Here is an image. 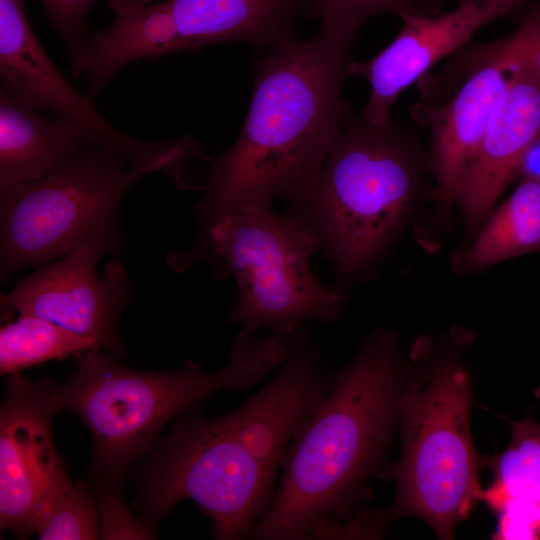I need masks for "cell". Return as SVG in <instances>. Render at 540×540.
Returning <instances> with one entry per match:
<instances>
[{"instance_id": "11", "label": "cell", "mask_w": 540, "mask_h": 540, "mask_svg": "<svg viewBox=\"0 0 540 540\" xmlns=\"http://www.w3.org/2000/svg\"><path fill=\"white\" fill-rule=\"evenodd\" d=\"M0 78L22 104L80 124L87 144L114 150L135 167L163 171L182 157L179 143L139 139L108 122L48 57L30 27L24 0H0Z\"/></svg>"}, {"instance_id": "20", "label": "cell", "mask_w": 540, "mask_h": 540, "mask_svg": "<svg viewBox=\"0 0 540 540\" xmlns=\"http://www.w3.org/2000/svg\"><path fill=\"white\" fill-rule=\"evenodd\" d=\"M311 13L320 17L319 31L338 40L354 43L358 28L378 14L434 15L435 0H310Z\"/></svg>"}, {"instance_id": "13", "label": "cell", "mask_w": 540, "mask_h": 540, "mask_svg": "<svg viewBox=\"0 0 540 540\" xmlns=\"http://www.w3.org/2000/svg\"><path fill=\"white\" fill-rule=\"evenodd\" d=\"M102 255L89 245L74 249L58 262L19 279L1 296L2 307L53 322L93 340L115 357H124L126 347L117 327L128 304V274L113 260L97 275Z\"/></svg>"}, {"instance_id": "25", "label": "cell", "mask_w": 540, "mask_h": 540, "mask_svg": "<svg viewBox=\"0 0 540 540\" xmlns=\"http://www.w3.org/2000/svg\"><path fill=\"white\" fill-rule=\"evenodd\" d=\"M517 178L540 183V132L523 154L518 167Z\"/></svg>"}, {"instance_id": "18", "label": "cell", "mask_w": 540, "mask_h": 540, "mask_svg": "<svg viewBox=\"0 0 540 540\" xmlns=\"http://www.w3.org/2000/svg\"><path fill=\"white\" fill-rule=\"evenodd\" d=\"M485 468L494 479L482 501L496 512L507 500L540 504V424L531 416L512 422L510 442L494 456H485Z\"/></svg>"}, {"instance_id": "19", "label": "cell", "mask_w": 540, "mask_h": 540, "mask_svg": "<svg viewBox=\"0 0 540 540\" xmlns=\"http://www.w3.org/2000/svg\"><path fill=\"white\" fill-rule=\"evenodd\" d=\"M99 348L93 340L53 322L19 315L0 330V372L15 376L34 365Z\"/></svg>"}, {"instance_id": "1", "label": "cell", "mask_w": 540, "mask_h": 540, "mask_svg": "<svg viewBox=\"0 0 540 540\" xmlns=\"http://www.w3.org/2000/svg\"><path fill=\"white\" fill-rule=\"evenodd\" d=\"M287 336L278 374L237 409L214 419L193 410L175 422L143 473L141 503L150 522L189 499L211 520L213 538L248 537L275 492L294 432L333 375L304 327Z\"/></svg>"}, {"instance_id": "28", "label": "cell", "mask_w": 540, "mask_h": 540, "mask_svg": "<svg viewBox=\"0 0 540 540\" xmlns=\"http://www.w3.org/2000/svg\"><path fill=\"white\" fill-rule=\"evenodd\" d=\"M534 395L540 401V387L534 390Z\"/></svg>"}, {"instance_id": "27", "label": "cell", "mask_w": 540, "mask_h": 540, "mask_svg": "<svg viewBox=\"0 0 540 540\" xmlns=\"http://www.w3.org/2000/svg\"><path fill=\"white\" fill-rule=\"evenodd\" d=\"M439 4H441L442 0H436ZM458 2V4L460 3H483V2H488V1H491V0H456Z\"/></svg>"}, {"instance_id": "26", "label": "cell", "mask_w": 540, "mask_h": 540, "mask_svg": "<svg viewBox=\"0 0 540 540\" xmlns=\"http://www.w3.org/2000/svg\"><path fill=\"white\" fill-rule=\"evenodd\" d=\"M519 66L540 80V31L525 50Z\"/></svg>"}, {"instance_id": "8", "label": "cell", "mask_w": 540, "mask_h": 540, "mask_svg": "<svg viewBox=\"0 0 540 540\" xmlns=\"http://www.w3.org/2000/svg\"><path fill=\"white\" fill-rule=\"evenodd\" d=\"M148 173L114 150L86 144L44 177L0 193L1 279L83 245L103 255L122 250L120 202Z\"/></svg>"}, {"instance_id": "16", "label": "cell", "mask_w": 540, "mask_h": 540, "mask_svg": "<svg viewBox=\"0 0 540 540\" xmlns=\"http://www.w3.org/2000/svg\"><path fill=\"white\" fill-rule=\"evenodd\" d=\"M87 144L84 128L48 118L0 87V193L36 181L77 156Z\"/></svg>"}, {"instance_id": "2", "label": "cell", "mask_w": 540, "mask_h": 540, "mask_svg": "<svg viewBox=\"0 0 540 540\" xmlns=\"http://www.w3.org/2000/svg\"><path fill=\"white\" fill-rule=\"evenodd\" d=\"M407 370L396 333L377 329L298 426L275 492L248 535L306 540L325 518H352L372 498L369 480L390 478L387 451L399 424Z\"/></svg>"}, {"instance_id": "15", "label": "cell", "mask_w": 540, "mask_h": 540, "mask_svg": "<svg viewBox=\"0 0 540 540\" xmlns=\"http://www.w3.org/2000/svg\"><path fill=\"white\" fill-rule=\"evenodd\" d=\"M540 132V80L518 66L497 102L456 197L475 234L514 179L526 149Z\"/></svg>"}, {"instance_id": "9", "label": "cell", "mask_w": 540, "mask_h": 540, "mask_svg": "<svg viewBox=\"0 0 540 540\" xmlns=\"http://www.w3.org/2000/svg\"><path fill=\"white\" fill-rule=\"evenodd\" d=\"M538 29L536 16L526 11L510 35L459 55L452 77L456 89L447 100L420 101L411 108L414 120L430 132L427 154L439 203L456 201L489 118Z\"/></svg>"}, {"instance_id": "6", "label": "cell", "mask_w": 540, "mask_h": 540, "mask_svg": "<svg viewBox=\"0 0 540 540\" xmlns=\"http://www.w3.org/2000/svg\"><path fill=\"white\" fill-rule=\"evenodd\" d=\"M465 337L422 339L411 352L400 396L401 455L390 470L397 489L391 505L381 510L387 526L415 517L438 538L452 539L482 501L485 456L472 439V383L460 361Z\"/></svg>"}, {"instance_id": "4", "label": "cell", "mask_w": 540, "mask_h": 540, "mask_svg": "<svg viewBox=\"0 0 540 540\" xmlns=\"http://www.w3.org/2000/svg\"><path fill=\"white\" fill-rule=\"evenodd\" d=\"M428 154L394 123L364 119L347 107L342 127L311 184L287 213L315 237L336 275L335 290L369 273L411 211ZM343 295V294H342Z\"/></svg>"}, {"instance_id": "14", "label": "cell", "mask_w": 540, "mask_h": 540, "mask_svg": "<svg viewBox=\"0 0 540 540\" xmlns=\"http://www.w3.org/2000/svg\"><path fill=\"white\" fill-rule=\"evenodd\" d=\"M528 0H491L460 3L440 15H403L394 40L366 62L352 61L348 76H363L370 83L366 106L360 115L382 125L404 89L421 79L437 62L461 50L485 25L517 9Z\"/></svg>"}, {"instance_id": "21", "label": "cell", "mask_w": 540, "mask_h": 540, "mask_svg": "<svg viewBox=\"0 0 540 540\" xmlns=\"http://www.w3.org/2000/svg\"><path fill=\"white\" fill-rule=\"evenodd\" d=\"M42 540H88L99 536L98 513L92 492L82 482L53 504L36 531Z\"/></svg>"}, {"instance_id": "7", "label": "cell", "mask_w": 540, "mask_h": 540, "mask_svg": "<svg viewBox=\"0 0 540 540\" xmlns=\"http://www.w3.org/2000/svg\"><path fill=\"white\" fill-rule=\"evenodd\" d=\"M317 251L315 237L296 218L257 205L217 221L189 257H206L220 277L234 276L238 298L231 322L287 334L342 314L343 295L324 286L311 266Z\"/></svg>"}, {"instance_id": "23", "label": "cell", "mask_w": 540, "mask_h": 540, "mask_svg": "<svg viewBox=\"0 0 540 540\" xmlns=\"http://www.w3.org/2000/svg\"><path fill=\"white\" fill-rule=\"evenodd\" d=\"M92 492V491H91ZM93 497L101 539H153L151 528L130 512L117 485L97 479Z\"/></svg>"}, {"instance_id": "5", "label": "cell", "mask_w": 540, "mask_h": 540, "mask_svg": "<svg viewBox=\"0 0 540 540\" xmlns=\"http://www.w3.org/2000/svg\"><path fill=\"white\" fill-rule=\"evenodd\" d=\"M287 354V334L262 337L250 327L235 337L227 365L213 373L201 372L191 361L168 372L136 371L110 353L91 349L65 383L50 380L48 396L56 412L71 410L88 427L93 474L118 485L170 419L216 391L251 388Z\"/></svg>"}, {"instance_id": "22", "label": "cell", "mask_w": 540, "mask_h": 540, "mask_svg": "<svg viewBox=\"0 0 540 540\" xmlns=\"http://www.w3.org/2000/svg\"><path fill=\"white\" fill-rule=\"evenodd\" d=\"M45 14L63 40L74 76L81 75V58L88 35L86 19L97 0H40ZM152 0H106L115 14L133 11L150 4Z\"/></svg>"}, {"instance_id": "3", "label": "cell", "mask_w": 540, "mask_h": 540, "mask_svg": "<svg viewBox=\"0 0 540 540\" xmlns=\"http://www.w3.org/2000/svg\"><path fill=\"white\" fill-rule=\"evenodd\" d=\"M353 43L320 31L289 40L255 63L254 91L234 145L214 165L196 216L206 233L246 206L287 203L318 174L342 127V87Z\"/></svg>"}, {"instance_id": "10", "label": "cell", "mask_w": 540, "mask_h": 540, "mask_svg": "<svg viewBox=\"0 0 540 540\" xmlns=\"http://www.w3.org/2000/svg\"><path fill=\"white\" fill-rule=\"evenodd\" d=\"M310 0H165L119 16L117 46L129 62L226 42L270 49L296 39Z\"/></svg>"}, {"instance_id": "24", "label": "cell", "mask_w": 540, "mask_h": 540, "mask_svg": "<svg viewBox=\"0 0 540 540\" xmlns=\"http://www.w3.org/2000/svg\"><path fill=\"white\" fill-rule=\"evenodd\" d=\"M499 516L497 539H539L540 504L510 499L496 511Z\"/></svg>"}, {"instance_id": "17", "label": "cell", "mask_w": 540, "mask_h": 540, "mask_svg": "<svg viewBox=\"0 0 540 540\" xmlns=\"http://www.w3.org/2000/svg\"><path fill=\"white\" fill-rule=\"evenodd\" d=\"M458 261L474 272L523 254L540 252V183L520 179L512 194L488 216Z\"/></svg>"}, {"instance_id": "12", "label": "cell", "mask_w": 540, "mask_h": 540, "mask_svg": "<svg viewBox=\"0 0 540 540\" xmlns=\"http://www.w3.org/2000/svg\"><path fill=\"white\" fill-rule=\"evenodd\" d=\"M49 382L11 376L0 409V524L20 537L36 533L73 484L53 440Z\"/></svg>"}]
</instances>
